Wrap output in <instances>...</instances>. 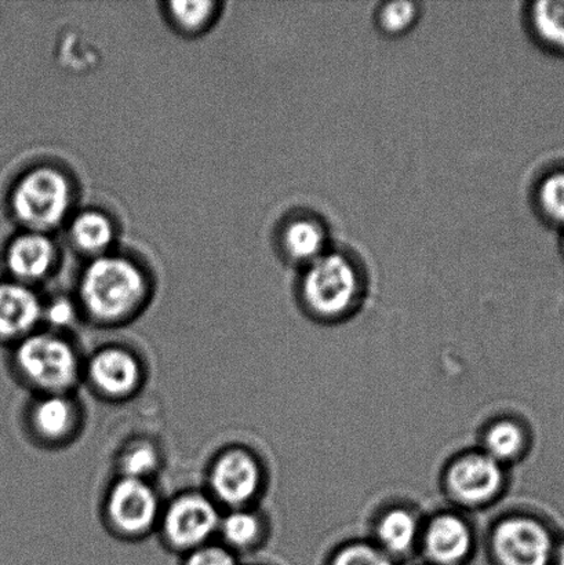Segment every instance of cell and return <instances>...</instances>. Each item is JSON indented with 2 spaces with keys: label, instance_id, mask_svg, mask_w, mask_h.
I'll return each mask as SVG.
<instances>
[{
  "label": "cell",
  "instance_id": "6da1fadb",
  "mask_svg": "<svg viewBox=\"0 0 564 565\" xmlns=\"http://www.w3.org/2000/svg\"><path fill=\"white\" fill-rule=\"evenodd\" d=\"M143 294L146 280L141 270L125 258H98L83 275L82 302L99 321L127 318L142 302Z\"/></svg>",
  "mask_w": 564,
  "mask_h": 565
},
{
  "label": "cell",
  "instance_id": "7a4b0ae2",
  "mask_svg": "<svg viewBox=\"0 0 564 565\" xmlns=\"http://www.w3.org/2000/svg\"><path fill=\"white\" fill-rule=\"evenodd\" d=\"M301 292L315 316L323 320L340 319L355 307L361 278L350 259L341 254L324 253L309 264Z\"/></svg>",
  "mask_w": 564,
  "mask_h": 565
},
{
  "label": "cell",
  "instance_id": "3957f363",
  "mask_svg": "<svg viewBox=\"0 0 564 565\" xmlns=\"http://www.w3.org/2000/svg\"><path fill=\"white\" fill-rule=\"evenodd\" d=\"M15 364L31 384L63 393L75 384L79 362L68 342L49 334L28 335L15 351Z\"/></svg>",
  "mask_w": 564,
  "mask_h": 565
},
{
  "label": "cell",
  "instance_id": "277c9868",
  "mask_svg": "<svg viewBox=\"0 0 564 565\" xmlns=\"http://www.w3.org/2000/svg\"><path fill=\"white\" fill-rule=\"evenodd\" d=\"M17 218L32 232L57 226L68 213L71 188L60 171L42 168L31 171L13 192Z\"/></svg>",
  "mask_w": 564,
  "mask_h": 565
},
{
  "label": "cell",
  "instance_id": "5b68a950",
  "mask_svg": "<svg viewBox=\"0 0 564 565\" xmlns=\"http://www.w3.org/2000/svg\"><path fill=\"white\" fill-rule=\"evenodd\" d=\"M556 540L543 520L528 514L501 519L491 531L494 565H552Z\"/></svg>",
  "mask_w": 564,
  "mask_h": 565
},
{
  "label": "cell",
  "instance_id": "8992f818",
  "mask_svg": "<svg viewBox=\"0 0 564 565\" xmlns=\"http://www.w3.org/2000/svg\"><path fill=\"white\" fill-rule=\"evenodd\" d=\"M506 486V467L482 450L457 457L445 473V489L464 508H483L499 498Z\"/></svg>",
  "mask_w": 564,
  "mask_h": 565
},
{
  "label": "cell",
  "instance_id": "52a82bcc",
  "mask_svg": "<svg viewBox=\"0 0 564 565\" xmlns=\"http://www.w3.org/2000/svg\"><path fill=\"white\" fill-rule=\"evenodd\" d=\"M418 550L427 565H466L475 551L473 531L460 514H435L423 524Z\"/></svg>",
  "mask_w": 564,
  "mask_h": 565
},
{
  "label": "cell",
  "instance_id": "ba28073f",
  "mask_svg": "<svg viewBox=\"0 0 564 565\" xmlns=\"http://www.w3.org/2000/svg\"><path fill=\"white\" fill-rule=\"evenodd\" d=\"M217 509L206 497L187 494L177 498L164 514L166 539L180 550H198L220 527Z\"/></svg>",
  "mask_w": 564,
  "mask_h": 565
},
{
  "label": "cell",
  "instance_id": "9c48e42d",
  "mask_svg": "<svg viewBox=\"0 0 564 565\" xmlns=\"http://www.w3.org/2000/svg\"><path fill=\"white\" fill-rule=\"evenodd\" d=\"M210 484L219 500L231 507H241L257 494L262 469L252 454L226 451L214 462Z\"/></svg>",
  "mask_w": 564,
  "mask_h": 565
},
{
  "label": "cell",
  "instance_id": "30bf717a",
  "mask_svg": "<svg viewBox=\"0 0 564 565\" xmlns=\"http://www.w3.org/2000/svg\"><path fill=\"white\" fill-rule=\"evenodd\" d=\"M108 513L116 529L140 534L157 519L158 498L146 481L121 478L110 490Z\"/></svg>",
  "mask_w": 564,
  "mask_h": 565
},
{
  "label": "cell",
  "instance_id": "8fae6325",
  "mask_svg": "<svg viewBox=\"0 0 564 565\" xmlns=\"http://www.w3.org/2000/svg\"><path fill=\"white\" fill-rule=\"evenodd\" d=\"M423 523L408 508L386 509L375 522L374 544L397 563L418 550Z\"/></svg>",
  "mask_w": 564,
  "mask_h": 565
},
{
  "label": "cell",
  "instance_id": "7c38bea8",
  "mask_svg": "<svg viewBox=\"0 0 564 565\" xmlns=\"http://www.w3.org/2000/svg\"><path fill=\"white\" fill-rule=\"evenodd\" d=\"M42 316L35 292L20 282L0 285V341L28 337Z\"/></svg>",
  "mask_w": 564,
  "mask_h": 565
},
{
  "label": "cell",
  "instance_id": "4fadbf2b",
  "mask_svg": "<svg viewBox=\"0 0 564 565\" xmlns=\"http://www.w3.org/2000/svg\"><path fill=\"white\" fill-rule=\"evenodd\" d=\"M88 373L94 385L109 396L129 395L140 380V365L129 352L118 348L103 349L94 354Z\"/></svg>",
  "mask_w": 564,
  "mask_h": 565
},
{
  "label": "cell",
  "instance_id": "5bb4252c",
  "mask_svg": "<svg viewBox=\"0 0 564 565\" xmlns=\"http://www.w3.org/2000/svg\"><path fill=\"white\" fill-rule=\"evenodd\" d=\"M55 262L53 243L41 232H30L11 243L8 265L11 274L21 280H36L52 269Z\"/></svg>",
  "mask_w": 564,
  "mask_h": 565
},
{
  "label": "cell",
  "instance_id": "9a60e30c",
  "mask_svg": "<svg viewBox=\"0 0 564 565\" xmlns=\"http://www.w3.org/2000/svg\"><path fill=\"white\" fill-rule=\"evenodd\" d=\"M528 447V431L515 419H497L485 430L482 451L502 467L521 459Z\"/></svg>",
  "mask_w": 564,
  "mask_h": 565
},
{
  "label": "cell",
  "instance_id": "2e32d148",
  "mask_svg": "<svg viewBox=\"0 0 564 565\" xmlns=\"http://www.w3.org/2000/svg\"><path fill=\"white\" fill-rule=\"evenodd\" d=\"M326 230L317 220L300 218L292 221L284 234L286 253L297 263L312 264L324 254Z\"/></svg>",
  "mask_w": 564,
  "mask_h": 565
},
{
  "label": "cell",
  "instance_id": "e0dca14e",
  "mask_svg": "<svg viewBox=\"0 0 564 565\" xmlns=\"http://www.w3.org/2000/svg\"><path fill=\"white\" fill-rule=\"evenodd\" d=\"M75 407L61 393H52L33 408V425L35 429L47 439H60L71 430L75 424Z\"/></svg>",
  "mask_w": 564,
  "mask_h": 565
},
{
  "label": "cell",
  "instance_id": "ac0fdd59",
  "mask_svg": "<svg viewBox=\"0 0 564 565\" xmlns=\"http://www.w3.org/2000/svg\"><path fill=\"white\" fill-rule=\"evenodd\" d=\"M72 239L82 252L99 254L107 250L114 239V228L104 214L87 212L79 215L72 224Z\"/></svg>",
  "mask_w": 564,
  "mask_h": 565
},
{
  "label": "cell",
  "instance_id": "d6986e66",
  "mask_svg": "<svg viewBox=\"0 0 564 565\" xmlns=\"http://www.w3.org/2000/svg\"><path fill=\"white\" fill-rule=\"evenodd\" d=\"M533 26L545 43L564 49V0H543L534 4Z\"/></svg>",
  "mask_w": 564,
  "mask_h": 565
},
{
  "label": "cell",
  "instance_id": "ffe728a7",
  "mask_svg": "<svg viewBox=\"0 0 564 565\" xmlns=\"http://www.w3.org/2000/svg\"><path fill=\"white\" fill-rule=\"evenodd\" d=\"M220 530L232 546L247 547L253 545L262 534V523L256 514L235 511L221 520Z\"/></svg>",
  "mask_w": 564,
  "mask_h": 565
},
{
  "label": "cell",
  "instance_id": "44dd1931",
  "mask_svg": "<svg viewBox=\"0 0 564 565\" xmlns=\"http://www.w3.org/2000/svg\"><path fill=\"white\" fill-rule=\"evenodd\" d=\"M328 565H397L374 542H350L330 556Z\"/></svg>",
  "mask_w": 564,
  "mask_h": 565
},
{
  "label": "cell",
  "instance_id": "7402d4cb",
  "mask_svg": "<svg viewBox=\"0 0 564 565\" xmlns=\"http://www.w3.org/2000/svg\"><path fill=\"white\" fill-rule=\"evenodd\" d=\"M214 8L213 2H173L170 3V13L182 30L195 32L209 24Z\"/></svg>",
  "mask_w": 564,
  "mask_h": 565
},
{
  "label": "cell",
  "instance_id": "603a6c76",
  "mask_svg": "<svg viewBox=\"0 0 564 565\" xmlns=\"http://www.w3.org/2000/svg\"><path fill=\"white\" fill-rule=\"evenodd\" d=\"M158 465V454L151 446L137 445L121 457L120 469L124 478L143 480Z\"/></svg>",
  "mask_w": 564,
  "mask_h": 565
},
{
  "label": "cell",
  "instance_id": "cb8c5ba5",
  "mask_svg": "<svg viewBox=\"0 0 564 565\" xmlns=\"http://www.w3.org/2000/svg\"><path fill=\"white\" fill-rule=\"evenodd\" d=\"M541 209L555 223L564 224V173H556L541 184Z\"/></svg>",
  "mask_w": 564,
  "mask_h": 565
},
{
  "label": "cell",
  "instance_id": "d4e9b609",
  "mask_svg": "<svg viewBox=\"0 0 564 565\" xmlns=\"http://www.w3.org/2000/svg\"><path fill=\"white\" fill-rule=\"evenodd\" d=\"M416 17V3L392 2L380 10L379 20L386 32L401 33L411 28Z\"/></svg>",
  "mask_w": 564,
  "mask_h": 565
},
{
  "label": "cell",
  "instance_id": "484cf974",
  "mask_svg": "<svg viewBox=\"0 0 564 565\" xmlns=\"http://www.w3.org/2000/svg\"><path fill=\"white\" fill-rule=\"evenodd\" d=\"M185 565H236V562L223 547L201 546L191 553Z\"/></svg>",
  "mask_w": 564,
  "mask_h": 565
},
{
  "label": "cell",
  "instance_id": "4316f807",
  "mask_svg": "<svg viewBox=\"0 0 564 565\" xmlns=\"http://www.w3.org/2000/svg\"><path fill=\"white\" fill-rule=\"evenodd\" d=\"M47 316L53 324L66 326L74 319V309H72L68 302L60 301L49 309Z\"/></svg>",
  "mask_w": 564,
  "mask_h": 565
},
{
  "label": "cell",
  "instance_id": "83f0119b",
  "mask_svg": "<svg viewBox=\"0 0 564 565\" xmlns=\"http://www.w3.org/2000/svg\"><path fill=\"white\" fill-rule=\"evenodd\" d=\"M552 565H564V540L556 542L554 562Z\"/></svg>",
  "mask_w": 564,
  "mask_h": 565
}]
</instances>
